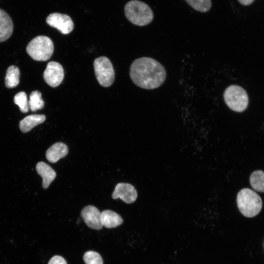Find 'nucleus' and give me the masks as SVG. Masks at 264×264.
<instances>
[{"mask_svg":"<svg viewBox=\"0 0 264 264\" xmlns=\"http://www.w3.org/2000/svg\"><path fill=\"white\" fill-rule=\"evenodd\" d=\"M130 75L136 86L151 89L160 87L164 83L166 72L164 66L155 60L141 57L132 62Z\"/></svg>","mask_w":264,"mask_h":264,"instance_id":"nucleus-1","label":"nucleus"},{"mask_svg":"<svg viewBox=\"0 0 264 264\" xmlns=\"http://www.w3.org/2000/svg\"><path fill=\"white\" fill-rule=\"evenodd\" d=\"M125 14L128 20L138 26L146 25L154 19L153 12L146 3L132 0L128 2L124 8Z\"/></svg>","mask_w":264,"mask_h":264,"instance_id":"nucleus-2","label":"nucleus"},{"mask_svg":"<svg viewBox=\"0 0 264 264\" xmlns=\"http://www.w3.org/2000/svg\"><path fill=\"white\" fill-rule=\"evenodd\" d=\"M237 203L240 212L248 218L258 215L262 208L260 197L249 188L242 189L238 193Z\"/></svg>","mask_w":264,"mask_h":264,"instance_id":"nucleus-3","label":"nucleus"},{"mask_svg":"<svg viewBox=\"0 0 264 264\" xmlns=\"http://www.w3.org/2000/svg\"><path fill=\"white\" fill-rule=\"evenodd\" d=\"M53 51L54 44L52 40L45 36L35 37L26 47L28 54L36 61H47L52 56Z\"/></svg>","mask_w":264,"mask_h":264,"instance_id":"nucleus-4","label":"nucleus"},{"mask_svg":"<svg viewBox=\"0 0 264 264\" xmlns=\"http://www.w3.org/2000/svg\"><path fill=\"white\" fill-rule=\"evenodd\" d=\"M223 98L227 106L236 112H242L247 108L248 97L241 87L232 85L227 87L223 93Z\"/></svg>","mask_w":264,"mask_h":264,"instance_id":"nucleus-5","label":"nucleus"},{"mask_svg":"<svg viewBox=\"0 0 264 264\" xmlns=\"http://www.w3.org/2000/svg\"><path fill=\"white\" fill-rule=\"evenodd\" d=\"M93 66L96 79L99 84L104 87L110 86L114 81V71L112 63L106 57L96 58Z\"/></svg>","mask_w":264,"mask_h":264,"instance_id":"nucleus-6","label":"nucleus"},{"mask_svg":"<svg viewBox=\"0 0 264 264\" xmlns=\"http://www.w3.org/2000/svg\"><path fill=\"white\" fill-rule=\"evenodd\" d=\"M46 23L50 26L57 29L63 34H68L74 28V23L71 18L64 14L53 13L46 19Z\"/></svg>","mask_w":264,"mask_h":264,"instance_id":"nucleus-7","label":"nucleus"},{"mask_svg":"<svg viewBox=\"0 0 264 264\" xmlns=\"http://www.w3.org/2000/svg\"><path fill=\"white\" fill-rule=\"evenodd\" d=\"M43 77L45 82L50 87L55 88L62 82L64 77V70L62 65L58 62H49L44 72Z\"/></svg>","mask_w":264,"mask_h":264,"instance_id":"nucleus-8","label":"nucleus"},{"mask_svg":"<svg viewBox=\"0 0 264 264\" xmlns=\"http://www.w3.org/2000/svg\"><path fill=\"white\" fill-rule=\"evenodd\" d=\"M81 216L86 225L91 229L100 230L103 225L101 220V212L95 206L88 205L82 209Z\"/></svg>","mask_w":264,"mask_h":264,"instance_id":"nucleus-9","label":"nucleus"},{"mask_svg":"<svg viewBox=\"0 0 264 264\" xmlns=\"http://www.w3.org/2000/svg\"><path fill=\"white\" fill-rule=\"evenodd\" d=\"M137 194L134 187L128 183H119L117 184L112 193L113 199L120 198L126 203H132L135 201Z\"/></svg>","mask_w":264,"mask_h":264,"instance_id":"nucleus-10","label":"nucleus"},{"mask_svg":"<svg viewBox=\"0 0 264 264\" xmlns=\"http://www.w3.org/2000/svg\"><path fill=\"white\" fill-rule=\"evenodd\" d=\"M13 24L11 17L0 8V43L7 40L12 35Z\"/></svg>","mask_w":264,"mask_h":264,"instance_id":"nucleus-11","label":"nucleus"},{"mask_svg":"<svg viewBox=\"0 0 264 264\" xmlns=\"http://www.w3.org/2000/svg\"><path fill=\"white\" fill-rule=\"evenodd\" d=\"M68 147L65 143L57 142L50 147L46 152V157L51 163H55L68 153Z\"/></svg>","mask_w":264,"mask_h":264,"instance_id":"nucleus-12","label":"nucleus"},{"mask_svg":"<svg viewBox=\"0 0 264 264\" xmlns=\"http://www.w3.org/2000/svg\"><path fill=\"white\" fill-rule=\"evenodd\" d=\"M36 169L38 174L43 178V187L44 189L47 188L55 179L56 176V172L49 165L44 162H38L36 165Z\"/></svg>","mask_w":264,"mask_h":264,"instance_id":"nucleus-13","label":"nucleus"},{"mask_svg":"<svg viewBox=\"0 0 264 264\" xmlns=\"http://www.w3.org/2000/svg\"><path fill=\"white\" fill-rule=\"evenodd\" d=\"M101 220L103 226L107 228L116 227L123 222V219L119 214L110 210L101 213Z\"/></svg>","mask_w":264,"mask_h":264,"instance_id":"nucleus-14","label":"nucleus"},{"mask_svg":"<svg viewBox=\"0 0 264 264\" xmlns=\"http://www.w3.org/2000/svg\"><path fill=\"white\" fill-rule=\"evenodd\" d=\"M45 120V116L44 114L29 115L20 122V129L22 132H27L35 126L44 122Z\"/></svg>","mask_w":264,"mask_h":264,"instance_id":"nucleus-15","label":"nucleus"},{"mask_svg":"<svg viewBox=\"0 0 264 264\" xmlns=\"http://www.w3.org/2000/svg\"><path fill=\"white\" fill-rule=\"evenodd\" d=\"M20 72L19 68L14 65L10 66L6 70L5 85L9 88H14L20 83Z\"/></svg>","mask_w":264,"mask_h":264,"instance_id":"nucleus-16","label":"nucleus"},{"mask_svg":"<svg viewBox=\"0 0 264 264\" xmlns=\"http://www.w3.org/2000/svg\"><path fill=\"white\" fill-rule=\"evenodd\" d=\"M250 183L257 191L264 192V173L261 170L253 172L250 177Z\"/></svg>","mask_w":264,"mask_h":264,"instance_id":"nucleus-17","label":"nucleus"},{"mask_svg":"<svg viewBox=\"0 0 264 264\" xmlns=\"http://www.w3.org/2000/svg\"><path fill=\"white\" fill-rule=\"evenodd\" d=\"M29 98L28 106L31 111H35L44 108V101L42 98V94L40 91H33L30 93Z\"/></svg>","mask_w":264,"mask_h":264,"instance_id":"nucleus-18","label":"nucleus"},{"mask_svg":"<svg viewBox=\"0 0 264 264\" xmlns=\"http://www.w3.org/2000/svg\"><path fill=\"white\" fill-rule=\"evenodd\" d=\"M194 9L200 12H208L212 7L211 0H185Z\"/></svg>","mask_w":264,"mask_h":264,"instance_id":"nucleus-19","label":"nucleus"},{"mask_svg":"<svg viewBox=\"0 0 264 264\" xmlns=\"http://www.w3.org/2000/svg\"><path fill=\"white\" fill-rule=\"evenodd\" d=\"M14 103L17 105L23 113L28 111L29 106L27 98V95L24 91H21L17 93L14 98Z\"/></svg>","mask_w":264,"mask_h":264,"instance_id":"nucleus-20","label":"nucleus"},{"mask_svg":"<svg viewBox=\"0 0 264 264\" xmlns=\"http://www.w3.org/2000/svg\"><path fill=\"white\" fill-rule=\"evenodd\" d=\"M83 260L86 264H103V260L101 255L94 251L85 252Z\"/></svg>","mask_w":264,"mask_h":264,"instance_id":"nucleus-21","label":"nucleus"},{"mask_svg":"<svg viewBox=\"0 0 264 264\" xmlns=\"http://www.w3.org/2000/svg\"><path fill=\"white\" fill-rule=\"evenodd\" d=\"M48 264H67V263L62 256L56 255L51 258Z\"/></svg>","mask_w":264,"mask_h":264,"instance_id":"nucleus-22","label":"nucleus"},{"mask_svg":"<svg viewBox=\"0 0 264 264\" xmlns=\"http://www.w3.org/2000/svg\"><path fill=\"white\" fill-rule=\"evenodd\" d=\"M243 5H248L251 4L254 0H238Z\"/></svg>","mask_w":264,"mask_h":264,"instance_id":"nucleus-23","label":"nucleus"}]
</instances>
